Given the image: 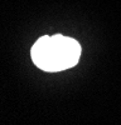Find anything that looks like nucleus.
<instances>
[{
  "mask_svg": "<svg viewBox=\"0 0 121 125\" xmlns=\"http://www.w3.org/2000/svg\"><path fill=\"white\" fill-rule=\"evenodd\" d=\"M33 62L44 71L56 73L75 66L81 56V46L73 38L60 34L39 38L30 50Z\"/></svg>",
  "mask_w": 121,
  "mask_h": 125,
  "instance_id": "1",
  "label": "nucleus"
}]
</instances>
